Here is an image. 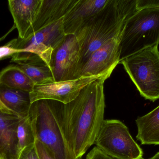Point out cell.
I'll return each mask as SVG.
<instances>
[{"label":"cell","instance_id":"1","mask_svg":"<svg viewBox=\"0 0 159 159\" xmlns=\"http://www.w3.org/2000/svg\"><path fill=\"white\" fill-rule=\"evenodd\" d=\"M113 71H108L89 84L75 100L69 103L48 100L75 158L81 159L94 143L104 120V85Z\"/></svg>","mask_w":159,"mask_h":159},{"label":"cell","instance_id":"2","mask_svg":"<svg viewBox=\"0 0 159 159\" xmlns=\"http://www.w3.org/2000/svg\"><path fill=\"white\" fill-rule=\"evenodd\" d=\"M137 11L136 0H109L75 35L80 49L78 72L94 51L123 30L126 21Z\"/></svg>","mask_w":159,"mask_h":159},{"label":"cell","instance_id":"3","mask_svg":"<svg viewBox=\"0 0 159 159\" xmlns=\"http://www.w3.org/2000/svg\"><path fill=\"white\" fill-rule=\"evenodd\" d=\"M159 44V8L138 10L126 21L120 43V62Z\"/></svg>","mask_w":159,"mask_h":159},{"label":"cell","instance_id":"4","mask_svg":"<svg viewBox=\"0 0 159 159\" xmlns=\"http://www.w3.org/2000/svg\"><path fill=\"white\" fill-rule=\"evenodd\" d=\"M120 63L142 97L153 102L159 99L158 45L131 55Z\"/></svg>","mask_w":159,"mask_h":159},{"label":"cell","instance_id":"5","mask_svg":"<svg viewBox=\"0 0 159 159\" xmlns=\"http://www.w3.org/2000/svg\"><path fill=\"white\" fill-rule=\"evenodd\" d=\"M29 116L35 139L45 146L54 158L76 159L69 149L48 100L32 103Z\"/></svg>","mask_w":159,"mask_h":159},{"label":"cell","instance_id":"6","mask_svg":"<svg viewBox=\"0 0 159 159\" xmlns=\"http://www.w3.org/2000/svg\"><path fill=\"white\" fill-rule=\"evenodd\" d=\"M63 20V18L24 39L18 38L17 48L20 52L13 55L11 61L16 63L43 62L50 68L53 51L66 35Z\"/></svg>","mask_w":159,"mask_h":159},{"label":"cell","instance_id":"7","mask_svg":"<svg viewBox=\"0 0 159 159\" xmlns=\"http://www.w3.org/2000/svg\"><path fill=\"white\" fill-rule=\"evenodd\" d=\"M94 144L115 159H143V149L134 140L128 127L118 119L103 120Z\"/></svg>","mask_w":159,"mask_h":159},{"label":"cell","instance_id":"8","mask_svg":"<svg viewBox=\"0 0 159 159\" xmlns=\"http://www.w3.org/2000/svg\"><path fill=\"white\" fill-rule=\"evenodd\" d=\"M107 72L99 75L34 85L33 89L30 92L31 102L33 103L41 100H48L64 104L69 103L75 100L85 87L102 77Z\"/></svg>","mask_w":159,"mask_h":159},{"label":"cell","instance_id":"9","mask_svg":"<svg viewBox=\"0 0 159 159\" xmlns=\"http://www.w3.org/2000/svg\"><path fill=\"white\" fill-rule=\"evenodd\" d=\"M80 59V49L76 35H66L54 49L50 68L55 82L76 79Z\"/></svg>","mask_w":159,"mask_h":159},{"label":"cell","instance_id":"10","mask_svg":"<svg viewBox=\"0 0 159 159\" xmlns=\"http://www.w3.org/2000/svg\"><path fill=\"white\" fill-rule=\"evenodd\" d=\"M122 32L123 30L90 55L80 69L76 79L103 74L115 69L120 63V43Z\"/></svg>","mask_w":159,"mask_h":159},{"label":"cell","instance_id":"11","mask_svg":"<svg viewBox=\"0 0 159 159\" xmlns=\"http://www.w3.org/2000/svg\"><path fill=\"white\" fill-rule=\"evenodd\" d=\"M108 2L109 0H78L63 18V29L65 34L76 35Z\"/></svg>","mask_w":159,"mask_h":159},{"label":"cell","instance_id":"12","mask_svg":"<svg viewBox=\"0 0 159 159\" xmlns=\"http://www.w3.org/2000/svg\"><path fill=\"white\" fill-rule=\"evenodd\" d=\"M20 119L0 100V157L18 159L16 133Z\"/></svg>","mask_w":159,"mask_h":159},{"label":"cell","instance_id":"13","mask_svg":"<svg viewBox=\"0 0 159 159\" xmlns=\"http://www.w3.org/2000/svg\"><path fill=\"white\" fill-rule=\"evenodd\" d=\"M78 0H42L33 24L27 36L64 18Z\"/></svg>","mask_w":159,"mask_h":159},{"label":"cell","instance_id":"14","mask_svg":"<svg viewBox=\"0 0 159 159\" xmlns=\"http://www.w3.org/2000/svg\"><path fill=\"white\" fill-rule=\"evenodd\" d=\"M42 0H9L8 7L14 20L18 38L23 39L33 24Z\"/></svg>","mask_w":159,"mask_h":159},{"label":"cell","instance_id":"15","mask_svg":"<svg viewBox=\"0 0 159 159\" xmlns=\"http://www.w3.org/2000/svg\"><path fill=\"white\" fill-rule=\"evenodd\" d=\"M136 139L144 145H159V105L135 120Z\"/></svg>","mask_w":159,"mask_h":159},{"label":"cell","instance_id":"16","mask_svg":"<svg viewBox=\"0 0 159 159\" xmlns=\"http://www.w3.org/2000/svg\"><path fill=\"white\" fill-rule=\"evenodd\" d=\"M0 100L20 118L29 116L32 105L30 92L0 85Z\"/></svg>","mask_w":159,"mask_h":159},{"label":"cell","instance_id":"17","mask_svg":"<svg viewBox=\"0 0 159 159\" xmlns=\"http://www.w3.org/2000/svg\"><path fill=\"white\" fill-rule=\"evenodd\" d=\"M0 85L30 92L34 85L17 64L10 65L0 72Z\"/></svg>","mask_w":159,"mask_h":159},{"label":"cell","instance_id":"18","mask_svg":"<svg viewBox=\"0 0 159 159\" xmlns=\"http://www.w3.org/2000/svg\"><path fill=\"white\" fill-rule=\"evenodd\" d=\"M16 64L34 85L55 82L51 69L44 62L23 63Z\"/></svg>","mask_w":159,"mask_h":159},{"label":"cell","instance_id":"19","mask_svg":"<svg viewBox=\"0 0 159 159\" xmlns=\"http://www.w3.org/2000/svg\"><path fill=\"white\" fill-rule=\"evenodd\" d=\"M16 137L17 153L18 159L22 151L26 147L34 144L36 140L29 115L20 120L17 129Z\"/></svg>","mask_w":159,"mask_h":159},{"label":"cell","instance_id":"20","mask_svg":"<svg viewBox=\"0 0 159 159\" xmlns=\"http://www.w3.org/2000/svg\"><path fill=\"white\" fill-rule=\"evenodd\" d=\"M17 38L13 39L3 46H0V60L12 57L20 52L17 48Z\"/></svg>","mask_w":159,"mask_h":159},{"label":"cell","instance_id":"21","mask_svg":"<svg viewBox=\"0 0 159 159\" xmlns=\"http://www.w3.org/2000/svg\"><path fill=\"white\" fill-rule=\"evenodd\" d=\"M34 145L39 159H55L45 146L38 140H35Z\"/></svg>","mask_w":159,"mask_h":159},{"label":"cell","instance_id":"22","mask_svg":"<svg viewBox=\"0 0 159 159\" xmlns=\"http://www.w3.org/2000/svg\"><path fill=\"white\" fill-rule=\"evenodd\" d=\"M137 10L159 8V0H136Z\"/></svg>","mask_w":159,"mask_h":159},{"label":"cell","instance_id":"23","mask_svg":"<svg viewBox=\"0 0 159 159\" xmlns=\"http://www.w3.org/2000/svg\"><path fill=\"white\" fill-rule=\"evenodd\" d=\"M18 159H39L34 144L26 147L22 151Z\"/></svg>","mask_w":159,"mask_h":159},{"label":"cell","instance_id":"24","mask_svg":"<svg viewBox=\"0 0 159 159\" xmlns=\"http://www.w3.org/2000/svg\"><path fill=\"white\" fill-rule=\"evenodd\" d=\"M86 159H116L104 153L98 147H93L87 155Z\"/></svg>","mask_w":159,"mask_h":159},{"label":"cell","instance_id":"25","mask_svg":"<svg viewBox=\"0 0 159 159\" xmlns=\"http://www.w3.org/2000/svg\"><path fill=\"white\" fill-rule=\"evenodd\" d=\"M148 159H159V152L155 154L152 157Z\"/></svg>","mask_w":159,"mask_h":159},{"label":"cell","instance_id":"26","mask_svg":"<svg viewBox=\"0 0 159 159\" xmlns=\"http://www.w3.org/2000/svg\"><path fill=\"white\" fill-rule=\"evenodd\" d=\"M0 159H1V157H0Z\"/></svg>","mask_w":159,"mask_h":159}]
</instances>
